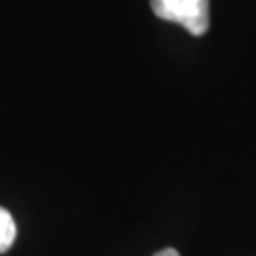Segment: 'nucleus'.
<instances>
[{
	"mask_svg": "<svg viewBox=\"0 0 256 256\" xmlns=\"http://www.w3.org/2000/svg\"><path fill=\"white\" fill-rule=\"evenodd\" d=\"M156 18L184 27L194 36L209 28V0H150Z\"/></svg>",
	"mask_w": 256,
	"mask_h": 256,
	"instance_id": "f257e3e1",
	"label": "nucleus"
},
{
	"mask_svg": "<svg viewBox=\"0 0 256 256\" xmlns=\"http://www.w3.org/2000/svg\"><path fill=\"white\" fill-rule=\"evenodd\" d=\"M18 238V226L16 220L10 214L8 209L0 207V254L8 252Z\"/></svg>",
	"mask_w": 256,
	"mask_h": 256,
	"instance_id": "f03ea898",
	"label": "nucleus"
},
{
	"mask_svg": "<svg viewBox=\"0 0 256 256\" xmlns=\"http://www.w3.org/2000/svg\"><path fill=\"white\" fill-rule=\"evenodd\" d=\"M154 256H180L174 248H164V250H160V252H156Z\"/></svg>",
	"mask_w": 256,
	"mask_h": 256,
	"instance_id": "7ed1b4c3",
	"label": "nucleus"
}]
</instances>
